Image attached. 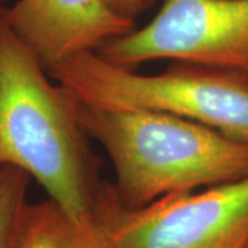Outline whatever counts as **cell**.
Wrapping results in <instances>:
<instances>
[{
	"instance_id": "6da1fadb",
	"label": "cell",
	"mask_w": 248,
	"mask_h": 248,
	"mask_svg": "<svg viewBox=\"0 0 248 248\" xmlns=\"http://www.w3.org/2000/svg\"><path fill=\"white\" fill-rule=\"evenodd\" d=\"M50 79L0 6V169L25 171L71 218L91 221L107 186L101 161L73 97Z\"/></svg>"
},
{
	"instance_id": "7a4b0ae2",
	"label": "cell",
	"mask_w": 248,
	"mask_h": 248,
	"mask_svg": "<svg viewBox=\"0 0 248 248\" xmlns=\"http://www.w3.org/2000/svg\"><path fill=\"white\" fill-rule=\"evenodd\" d=\"M71 94V93H69ZM84 133L107 151L125 208L248 175V142L204 124L142 109H105L73 98Z\"/></svg>"
},
{
	"instance_id": "3957f363",
	"label": "cell",
	"mask_w": 248,
	"mask_h": 248,
	"mask_svg": "<svg viewBox=\"0 0 248 248\" xmlns=\"http://www.w3.org/2000/svg\"><path fill=\"white\" fill-rule=\"evenodd\" d=\"M48 75L91 107L169 113L248 142V79L237 73L177 61L161 73L141 75L86 51Z\"/></svg>"
},
{
	"instance_id": "277c9868",
	"label": "cell",
	"mask_w": 248,
	"mask_h": 248,
	"mask_svg": "<svg viewBox=\"0 0 248 248\" xmlns=\"http://www.w3.org/2000/svg\"><path fill=\"white\" fill-rule=\"evenodd\" d=\"M97 214L110 248H247L248 175L203 192L163 196L141 208H125L112 184Z\"/></svg>"
},
{
	"instance_id": "5b68a950",
	"label": "cell",
	"mask_w": 248,
	"mask_h": 248,
	"mask_svg": "<svg viewBox=\"0 0 248 248\" xmlns=\"http://www.w3.org/2000/svg\"><path fill=\"white\" fill-rule=\"evenodd\" d=\"M97 53L128 69L174 60L248 79V0H164L151 22L104 43Z\"/></svg>"
},
{
	"instance_id": "8992f818",
	"label": "cell",
	"mask_w": 248,
	"mask_h": 248,
	"mask_svg": "<svg viewBox=\"0 0 248 248\" xmlns=\"http://www.w3.org/2000/svg\"><path fill=\"white\" fill-rule=\"evenodd\" d=\"M4 14L47 71L137 28L104 0H17Z\"/></svg>"
},
{
	"instance_id": "52a82bcc",
	"label": "cell",
	"mask_w": 248,
	"mask_h": 248,
	"mask_svg": "<svg viewBox=\"0 0 248 248\" xmlns=\"http://www.w3.org/2000/svg\"><path fill=\"white\" fill-rule=\"evenodd\" d=\"M17 248H110L105 223L97 214L80 222L53 200L28 204Z\"/></svg>"
},
{
	"instance_id": "ba28073f",
	"label": "cell",
	"mask_w": 248,
	"mask_h": 248,
	"mask_svg": "<svg viewBox=\"0 0 248 248\" xmlns=\"http://www.w3.org/2000/svg\"><path fill=\"white\" fill-rule=\"evenodd\" d=\"M31 179L16 167L0 169V248H17Z\"/></svg>"
},
{
	"instance_id": "9c48e42d",
	"label": "cell",
	"mask_w": 248,
	"mask_h": 248,
	"mask_svg": "<svg viewBox=\"0 0 248 248\" xmlns=\"http://www.w3.org/2000/svg\"><path fill=\"white\" fill-rule=\"evenodd\" d=\"M115 13L125 18L135 19L149 7V0H104Z\"/></svg>"
},
{
	"instance_id": "30bf717a",
	"label": "cell",
	"mask_w": 248,
	"mask_h": 248,
	"mask_svg": "<svg viewBox=\"0 0 248 248\" xmlns=\"http://www.w3.org/2000/svg\"><path fill=\"white\" fill-rule=\"evenodd\" d=\"M156 1H157V0H149V6H152V4H155Z\"/></svg>"
},
{
	"instance_id": "8fae6325",
	"label": "cell",
	"mask_w": 248,
	"mask_h": 248,
	"mask_svg": "<svg viewBox=\"0 0 248 248\" xmlns=\"http://www.w3.org/2000/svg\"><path fill=\"white\" fill-rule=\"evenodd\" d=\"M0 1H4V0H0Z\"/></svg>"
},
{
	"instance_id": "7c38bea8",
	"label": "cell",
	"mask_w": 248,
	"mask_h": 248,
	"mask_svg": "<svg viewBox=\"0 0 248 248\" xmlns=\"http://www.w3.org/2000/svg\"><path fill=\"white\" fill-rule=\"evenodd\" d=\"M247 248H248V246H247Z\"/></svg>"
}]
</instances>
